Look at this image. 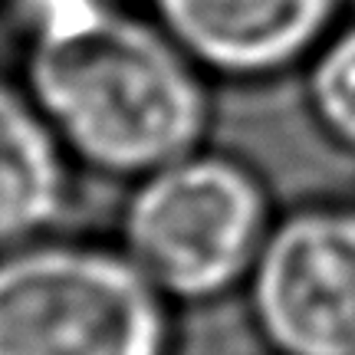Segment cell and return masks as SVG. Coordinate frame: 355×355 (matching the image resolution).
I'll return each mask as SVG.
<instances>
[{
	"label": "cell",
	"mask_w": 355,
	"mask_h": 355,
	"mask_svg": "<svg viewBox=\"0 0 355 355\" xmlns=\"http://www.w3.org/2000/svg\"><path fill=\"white\" fill-rule=\"evenodd\" d=\"M26 92L69 158L145 178L201 148L211 102L204 69L158 20L89 0L30 20Z\"/></svg>",
	"instance_id": "6da1fadb"
},
{
	"label": "cell",
	"mask_w": 355,
	"mask_h": 355,
	"mask_svg": "<svg viewBox=\"0 0 355 355\" xmlns=\"http://www.w3.org/2000/svg\"><path fill=\"white\" fill-rule=\"evenodd\" d=\"M168 303L125 250L37 237L0 254V355H168Z\"/></svg>",
	"instance_id": "7a4b0ae2"
},
{
	"label": "cell",
	"mask_w": 355,
	"mask_h": 355,
	"mask_svg": "<svg viewBox=\"0 0 355 355\" xmlns=\"http://www.w3.org/2000/svg\"><path fill=\"white\" fill-rule=\"evenodd\" d=\"M273 211L257 171L194 148L135 181L122 250L175 303H204L247 283Z\"/></svg>",
	"instance_id": "3957f363"
},
{
	"label": "cell",
	"mask_w": 355,
	"mask_h": 355,
	"mask_svg": "<svg viewBox=\"0 0 355 355\" xmlns=\"http://www.w3.org/2000/svg\"><path fill=\"white\" fill-rule=\"evenodd\" d=\"M247 290L273 355H355V204L277 217Z\"/></svg>",
	"instance_id": "277c9868"
},
{
	"label": "cell",
	"mask_w": 355,
	"mask_h": 355,
	"mask_svg": "<svg viewBox=\"0 0 355 355\" xmlns=\"http://www.w3.org/2000/svg\"><path fill=\"white\" fill-rule=\"evenodd\" d=\"M152 17L204 73L273 79L303 69L343 24L345 0H148Z\"/></svg>",
	"instance_id": "5b68a950"
},
{
	"label": "cell",
	"mask_w": 355,
	"mask_h": 355,
	"mask_svg": "<svg viewBox=\"0 0 355 355\" xmlns=\"http://www.w3.org/2000/svg\"><path fill=\"white\" fill-rule=\"evenodd\" d=\"M69 201V152L26 86L0 79V254L43 237Z\"/></svg>",
	"instance_id": "8992f818"
},
{
	"label": "cell",
	"mask_w": 355,
	"mask_h": 355,
	"mask_svg": "<svg viewBox=\"0 0 355 355\" xmlns=\"http://www.w3.org/2000/svg\"><path fill=\"white\" fill-rule=\"evenodd\" d=\"M306 109L316 128L345 155H355V17L343 20L303 66Z\"/></svg>",
	"instance_id": "52a82bcc"
},
{
	"label": "cell",
	"mask_w": 355,
	"mask_h": 355,
	"mask_svg": "<svg viewBox=\"0 0 355 355\" xmlns=\"http://www.w3.org/2000/svg\"><path fill=\"white\" fill-rule=\"evenodd\" d=\"M345 3H349V10H352V13H355V0H345Z\"/></svg>",
	"instance_id": "ba28073f"
}]
</instances>
